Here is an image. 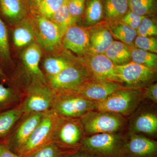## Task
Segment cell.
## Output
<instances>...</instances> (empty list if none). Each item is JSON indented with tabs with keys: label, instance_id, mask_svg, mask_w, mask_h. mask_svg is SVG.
<instances>
[{
	"label": "cell",
	"instance_id": "cell-1",
	"mask_svg": "<svg viewBox=\"0 0 157 157\" xmlns=\"http://www.w3.org/2000/svg\"><path fill=\"white\" fill-rule=\"evenodd\" d=\"M144 101L142 89L125 87L96 103L95 110L117 113L129 118Z\"/></svg>",
	"mask_w": 157,
	"mask_h": 157
},
{
	"label": "cell",
	"instance_id": "cell-2",
	"mask_svg": "<svg viewBox=\"0 0 157 157\" xmlns=\"http://www.w3.org/2000/svg\"><path fill=\"white\" fill-rule=\"evenodd\" d=\"M86 136L102 134L126 132L128 118L100 110H90L80 118Z\"/></svg>",
	"mask_w": 157,
	"mask_h": 157
},
{
	"label": "cell",
	"instance_id": "cell-3",
	"mask_svg": "<svg viewBox=\"0 0 157 157\" xmlns=\"http://www.w3.org/2000/svg\"><path fill=\"white\" fill-rule=\"evenodd\" d=\"M22 95L24 113L29 114L52 110L56 94L46 83L33 79L24 88Z\"/></svg>",
	"mask_w": 157,
	"mask_h": 157
},
{
	"label": "cell",
	"instance_id": "cell-4",
	"mask_svg": "<svg viewBox=\"0 0 157 157\" xmlns=\"http://www.w3.org/2000/svg\"><path fill=\"white\" fill-rule=\"evenodd\" d=\"M126 132L102 133L85 136L80 148L98 157H122Z\"/></svg>",
	"mask_w": 157,
	"mask_h": 157
},
{
	"label": "cell",
	"instance_id": "cell-5",
	"mask_svg": "<svg viewBox=\"0 0 157 157\" xmlns=\"http://www.w3.org/2000/svg\"><path fill=\"white\" fill-rule=\"evenodd\" d=\"M156 105L144 100L129 117L126 133L139 134L155 139L157 136Z\"/></svg>",
	"mask_w": 157,
	"mask_h": 157
},
{
	"label": "cell",
	"instance_id": "cell-6",
	"mask_svg": "<svg viewBox=\"0 0 157 157\" xmlns=\"http://www.w3.org/2000/svg\"><path fill=\"white\" fill-rule=\"evenodd\" d=\"M85 136L80 118L59 117L52 141L68 151L73 152L81 147Z\"/></svg>",
	"mask_w": 157,
	"mask_h": 157
},
{
	"label": "cell",
	"instance_id": "cell-7",
	"mask_svg": "<svg viewBox=\"0 0 157 157\" xmlns=\"http://www.w3.org/2000/svg\"><path fill=\"white\" fill-rule=\"evenodd\" d=\"M97 102L88 100L75 92L56 94L52 110L59 117L80 118L95 110Z\"/></svg>",
	"mask_w": 157,
	"mask_h": 157
},
{
	"label": "cell",
	"instance_id": "cell-8",
	"mask_svg": "<svg viewBox=\"0 0 157 157\" xmlns=\"http://www.w3.org/2000/svg\"><path fill=\"white\" fill-rule=\"evenodd\" d=\"M59 116L52 110L44 113L41 121L17 154L25 157L53 140Z\"/></svg>",
	"mask_w": 157,
	"mask_h": 157
},
{
	"label": "cell",
	"instance_id": "cell-9",
	"mask_svg": "<svg viewBox=\"0 0 157 157\" xmlns=\"http://www.w3.org/2000/svg\"><path fill=\"white\" fill-rule=\"evenodd\" d=\"M91 78L86 67L75 63L55 76L46 78V84L56 94L75 92Z\"/></svg>",
	"mask_w": 157,
	"mask_h": 157
},
{
	"label": "cell",
	"instance_id": "cell-10",
	"mask_svg": "<svg viewBox=\"0 0 157 157\" xmlns=\"http://www.w3.org/2000/svg\"><path fill=\"white\" fill-rule=\"evenodd\" d=\"M36 42L47 53L55 52L62 45V35L59 27L50 19L37 14L32 17Z\"/></svg>",
	"mask_w": 157,
	"mask_h": 157
},
{
	"label": "cell",
	"instance_id": "cell-11",
	"mask_svg": "<svg viewBox=\"0 0 157 157\" xmlns=\"http://www.w3.org/2000/svg\"><path fill=\"white\" fill-rule=\"evenodd\" d=\"M115 66L122 83H125L129 88H145L152 84L155 78V70L143 65L132 62L126 64Z\"/></svg>",
	"mask_w": 157,
	"mask_h": 157
},
{
	"label": "cell",
	"instance_id": "cell-12",
	"mask_svg": "<svg viewBox=\"0 0 157 157\" xmlns=\"http://www.w3.org/2000/svg\"><path fill=\"white\" fill-rule=\"evenodd\" d=\"M43 113L24 114L2 141L14 152H17L28 139L42 119Z\"/></svg>",
	"mask_w": 157,
	"mask_h": 157
},
{
	"label": "cell",
	"instance_id": "cell-13",
	"mask_svg": "<svg viewBox=\"0 0 157 157\" xmlns=\"http://www.w3.org/2000/svg\"><path fill=\"white\" fill-rule=\"evenodd\" d=\"M42 50L35 42L24 48L21 54L25 80L21 85L23 88L33 79L46 83L45 75L40 67Z\"/></svg>",
	"mask_w": 157,
	"mask_h": 157
},
{
	"label": "cell",
	"instance_id": "cell-14",
	"mask_svg": "<svg viewBox=\"0 0 157 157\" xmlns=\"http://www.w3.org/2000/svg\"><path fill=\"white\" fill-rule=\"evenodd\" d=\"M122 157H157V141L143 135L126 133Z\"/></svg>",
	"mask_w": 157,
	"mask_h": 157
},
{
	"label": "cell",
	"instance_id": "cell-15",
	"mask_svg": "<svg viewBox=\"0 0 157 157\" xmlns=\"http://www.w3.org/2000/svg\"><path fill=\"white\" fill-rule=\"evenodd\" d=\"M127 87L121 83L90 78L75 92L88 100L100 101L106 99L116 91Z\"/></svg>",
	"mask_w": 157,
	"mask_h": 157
},
{
	"label": "cell",
	"instance_id": "cell-16",
	"mask_svg": "<svg viewBox=\"0 0 157 157\" xmlns=\"http://www.w3.org/2000/svg\"><path fill=\"white\" fill-rule=\"evenodd\" d=\"M115 65L104 54L94 55L86 67L92 78L122 83Z\"/></svg>",
	"mask_w": 157,
	"mask_h": 157
},
{
	"label": "cell",
	"instance_id": "cell-17",
	"mask_svg": "<svg viewBox=\"0 0 157 157\" xmlns=\"http://www.w3.org/2000/svg\"><path fill=\"white\" fill-rule=\"evenodd\" d=\"M62 45L66 49L82 56L89 50V33L79 26H72L64 34Z\"/></svg>",
	"mask_w": 157,
	"mask_h": 157
},
{
	"label": "cell",
	"instance_id": "cell-18",
	"mask_svg": "<svg viewBox=\"0 0 157 157\" xmlns=\"http://www.w3.org/2000/svg\"><path fill=\"white\" fill-rule=\"evenodd\" d=\"M13 45L17 49H22L36 42V35L32 18L25 17L15 25L12 31Z\"/></svg>",
	"mask_w": 157,
	"mask_h": 157
},
{
	"label": "cell",
	"instance_id": "cell-19",
	"mask_svg": "<svg viewBox=\"0 0 157 157\" xmlns=\"http://www.w3.org/2000/svg\"><path fill=\"white\" fill-rule=\"evenodd\" d=\"M27 10L23 0H0V17L10 25L25 18Z\"/></svg>",
	"mask_w": 157,
	"mask_h": 157
},
{
	"label": "cell",
	"instance_id": "cell-20",
	"mask_svg": "<svg viewBox=\"0 0 157 157\" xmlns=\"http://www.w3.org/2000/svg\"><path fill=\"white\" fill-rule=\"evenodd\" d=\"M113 41L112 35L108 30L98 29L90 34L89 51L94 55L104 54Z\"/></svg>",
	"mask_w": 157,
	"mask_h": 157
},
{
	"label": "cell",
	"instance_id": "cell-21",
	"mask_svg": "<svg viewBox=\"0 0 157 157\" xmlns=\"http://www.w3.org/2000/svg\"><path fill=\"white\" fill-rule=\"evenodd\" d=\"M74 63V62L65 57L54 52L48 53V56L43 60L42 71L46 78L55 76Z\"/></svg>",
	"mask_w": 157,
	"mask_h": 157
},
{
	"label": "cell",
	"instance_id": "cell-22",
	"mask_svg": "<svg viewBox=\"0 0 157 157\" xmlns=\"http://www.w3.org/2000/svg\"><path fill=\"white\" fill-rule=\"evenodd\" d=\"M24 114L21 103L13 109L0 112V139L3 140L9 135Z\"/></svg>",
	"mask_w": 157,
	"mask_h": 157
},
{
	"label": "cell",
	"instance_id": "cell-23",
	"mask_svg": "<svg viewBox=\"0 0 157 157\" xmlns=\"http://www.w3.org/2000/svg\"><path fill=\"white\" fill-rule=\"evenodd\" d=\"M22 100V94L17 88L12 86L6 87L0 83V112L17 107Z\"/></svg>",
	"mask_w": 157,
	"mask_h": 157
},
{
	"label": "cell",
	"instance_id": "cell-24",
	"mask_svg": "<svg viewBox=\"0 0 157 157\" xmlns=\"http://www.w3.org/2000/svg\"><path fill=\"white\" fill-rule=\"evenodd\" d=\"M131 51L128 45L118 41H113L104 54L115 65L119 66L130 63Z\"/></svg>",
	"mask_w": 157,
	"mask_h": 157
},
{
	"label": "cell",
	"instance_id": "cell-25",
	"mask_svg": "<svg viewBox=\"0 0 157 157\" xmlns=\"http://www.w3.org/2000/svg\"><path fill=\"white\" fill-rule=\"evenodd\" d=\"M104 11L109 22L121 19L128 9V0H104Z\"/></svg>",
	"mask_w": 157,
	"mask_h": 157
},
{
	"label": "cell",
	"instance_id": "cell-26",
	"mask_svg": "<svg viewBox=\"0 0 157 157\" xmlns=\"http://www.w3.org/2000/svg\"><path fill=\"white\" fill-rule=\"evenodd\" d=\"M11 51L7 26L0 17V66L5 72L11 67Z\"/></svg>",
	"mask_w": 157,
	"mask_h": 157
},
{
	"label": "cell",
	"instance_id": "cell-27",
	"mask_svg": "<svg viewBox=\"0 0 157 157\" xmlns=\"http://www.w3.org/2000/svg\"><path fill=\"white\" fill-rule=\"evenodd\" d=\"M51 20L59 27L63 36L67 29L76 25L77 21L70 14L66 2L54 14Z\"/></svg>",
	"mask_w": 157,
	"mask_h": 157
},
{
	"label": "cell",
	"instance_id": "cell-28",
	"mask_svg": "<svg viewBox=\"0 0 157 157\" xmlns=\"http://www.w3.org/2000/svg\"><path fill=\"white\" fill-rule=\"evenodd\" d=\"M71 152L52 141L25 157H64Z\"/></svg>",
	"mask_w": 157,
	"mask_h": 157
},
{
	"label": "cell",
	"instance_id": "cell-29",
	"mask_svg": "<svg viewBox=\"0 0 157 157\" xmlns=\"http://www.w3.org/2000/svg\"><path fill=\"white\" fill-rule=\"evenodd\" d=\"M131 59L132 62L143 65L152 70L157 67L156 54L142 49H134L131 51Z\"/></svg>",
	"mask_w": 157,
	"mask_h": 157
},
{
	"label": "cell",
	"instance_id": "cell-30",
	"mask_svg": "<svg viewBox=\"0 0 157 157\" xmlns=\"http://www.w3.org/2000/svg\"><path fill=\"white\" fill-rule=\"evenodd\" d=\"M104 6L102 0H89L86 10V24L92 25L100 21L103 17Z\"/></svg>",
	"mask_w": 157,
	"mask_h": 157
},
{
	"label": "cell",
	"instance_id": "cell-31",
	"mask_svg": "<svg viewBox=\"0 0 157 157\" xmlns=\"http://www.w3.org/2000/svg\"><path fill=\"white\" fill-rule=\"evenodd\" d=\"M156 0H128L130 11L146 17L154 13L156 9Z\"/></svg>",
	"mask_w": 157,
	"mask_h": 157
},
{
	"label": "cell",
	"instance_id": "cell-32",
	"mask_svg": "<svg viewBox=\"0 0 157 157\" xmlns=\"http://www.w3.org/2000/svg\"><path fill=\"white\" fill-rule=\"evenodd\" d=\"M111 34L121 42L132 46L137 36V31L125 24H121L111 30Z\"/></svg>",
	"mask_w": 157,
	"mask_h": 157
},
{
	"label": "cell",
	"instance_id": "cell-33",
	"mask_svg": "<svg viewBox=\"0 0 157 157\" xmlns=\"http://www.w3.org/2000/svg\"><path fill=\"white\" fill-rule=\"evenodd\" d=\"M66 0H42L36 6L39 14L47 19H51L54 14Z\"/></svg>",
	"mask_w": 157,
	"mask_h": 157
},
{
	"label": "cell",
	"instance_id": "cell-34",
	"mask_svg": "<svg viewBox=\"0 0 157 157\" xmlns=\"http://www.w3.org/2000/svg\"><path fill=\"white\" fill-rule=\"evenodd\" d=\"M138 36L154 37L157 35V27L151 18L144 17L136 30Z\"/></svg>",
	"mask_w": 157,
	"mask_h": 157
},
{
	"label": "cell",
	"instance_id": "cell-35",
	"mask_svg": "<svg viewBox=\"0 0 157 157\" xmlns=\"http://www.w3.org/2000/svg\"><path fill=\"white\" fill-rule=\"evenodd\" d=\"M135 42L139 49L155 53L157 52V39L154 37L138 36L135 38Z\"/></svg>",
	"mask_w": 157,
	"mask_h": 157
},
{
	"label": "cell",
	"instance_id": "cell-36",
	"mask_svg": "<svg viewBox=\"0 0 157 157\" xmlns=\"http://www.w3.org/2000/svg\"><path fill=\"white\" fill-rule=\"evenodd\" d=\"M85 0H67L66 4L70 14L78 21L84 11Z\"/></svg>",
	"mask_w": 157,
	"mask_h": 157
},
{
	"label": "cell",
	"instance_id": "cell-37",
	"mask_svg": "<svg viewBox=\"0 0 157 157\" xmlns=\"http://www.w3.org/2000/svg\"><path fill=\"white\" fill-rule=\"evenodd\" d=\"M144 17V16H140L132 11H127L121 19L123 23L132 29L137 30Z\"/></svg>",
	"mask_w": 157,
	"mask_h": 157
},
{
	"label": "cell",
	"instance_id": "cell-38",
	"mask_svg": "<svg viewBox=\"0 0 157 157\" xmlns=\"http://www.w3.org/2000/svg\"><path fill=\"white\" fill-rule=\"evenodd\" d=\"M144 100L150 101L157 104V84L152 83L146 88L142 89Z\"/></svg>",
	"mask_w": 157,
	"mask_h": 157
},
{
	"label": "cell",
	"instance_id": "cell-39",
	"mask_svg": "<svg viewBox=\"0 0 157 157\" xmlns=\"http://www.w3.org/2000/svg\"><path fill=\"white\" fill-rule=\"evenodd\" d=\"M0 157H21L9 149L7 144L2 140L0 142Z\"/></svg>",
	"mask_w": 157,
	"mask_h": 157
},
{
	"label": "cell",
	"instance_id": "cell-40",
	"mask_svg": "<svg viewBox=\"0 0 157 157\" xmlns=\"http://www.w3.org/2000/svg\"><path fill=\"white\" fill-rule=\"evenodd\" d=\"M64 157H98L90 152L80 148L73 152L66 155Z\"/></svg>",
	"mask_w": 157,
	"mask_h": 157
},
{
	"label": "cell",
	"instance_id": "cell-41",
	"mask_svg": "<svg viewBox=\"0 0 157 157\" xmlns=\"http://www.w3.org/2000/svg\"><path fill=\"white\" fill-rule=\"evenodd\" d=\"M0 81L2 84L9 83V82H10V79L8 78L5 72L3 71L1 66H0Z\"/></svg>",
	"mask_w": 157,
	"mask_h": 157
},
{
	"label": "cell",
	"instance_id": "cell-42",
	"mask_svg": "<svg viewBox=\"0 0 157 157\" xmlns=\"http://www.w3.org/2000/svg\"><path fill=\"white\" fill-rule=\"evenodd\" d=\"M32 1H33L34 4L36 6L42 0H32Z\"/></svg>",
	"mask_w": 157,
	"mask_h": 157
}]
</instances>
